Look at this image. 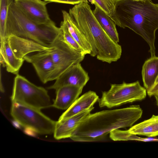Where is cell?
I'll use <instances>...</instances> for the list:
<instances>
[{
	"label": "cell",
	"instance_id": "1",
	"mask_svg": "<svg viewBox=\"0 0 158 158\" xmlns=\"http://www.w3.org/2000/svg\"><path fill=\"white\" fill-rule=\"evenodd\" d=\"M112 20L118 26L128 27L141 36L155 56L156 31L158 29V4L151 0H116Z\"/></svg>",
	"mask_w": 158,
	"mask_h": 158
},
{
	"label": "cell",
	"instance_id": "2",
	"mask_svg": "<svg viewBox=\"0 0 158 158\" xmlns=\"http://www.w3.org/2000/svg\"><path fill=\"white\" fill-rule=\"evenodd\" d=\"M139 105L90 114L80 124L70 138L78 142L102 140L112 131L131 127L141 117Z\"/></svg>",
	"mask_w": 158,
	"mask_h": 158
},
{
	"label": "cell",
	"instance_id": "3",
	"mask_svg": "<svg viewBox=\"0 0 158 158\" xmlns=\"http://www.w3.org/2000/svg\"><path fill=\"white\" fill-rule=\"evenodd\" d=\"M69 13L90 45L91 56H96L98 60L108 63L120 58L121 46L103 30L88 3L82 2L75 5L70 9Z\"/></svg>",
	"mask_w": 158,
	"mask_h": 158
},
{
	"label": "cell",
	"instance_id": "4",
	"mask_svg": "<svg viewBox=\"0 0 158 158\" xmlns=\"http://www.w3.org/2000/svg\"><path fill=\"white\" fill-rule=\"evenodd\" d=\"M61 28L52 22L38 23L27 18L14 2L10 6L6 21V38L11 35L28 39L50 47L62 33Z\"/></svg>",
	"mask_w": 158,
	"mask_h": 158
},
{
	"label": "cell",
	"instance_id": "5",
	"mask_svg": "<svg viewBox=\"0 0 158 158\" xmlns=\"http://www.w3.org/2000/svg\"><path fill=\"white\" fill-rule=\"evenodd\" d=\"M12 102H17L39 110L52 106L48 91L18 74L14 78Z\"/></svg>",
	"mask_w": 158,
	"mask_h": 158
},
{
	"label": "cell",
	"instance_id": "6",
	"mask_svg": "<svg viewBox=\"0 0 158 158\" xmlns=\"http://www.w3.org/2000/svg\"><path fill=\"white\" fill-rule=\"evenodd\" d=\"M10 114L23 127L41 135L53 133L57 121L42 113L40 110L12 102Z\"/></svg>",
	"mask_w": 158,
	"mask_h": 158
},
{
	"label": "cell",
	"instance_id": "7",
	"mask_svg": "<svg viewBox=\"0 0 158 158\" xmlns=\"http://www.w3.org/2000/svg\"><path fill=\"white\" fill-rule=\"evenodd\" d=\"M146 89L137 81L131 83L111 84L110 89L102 92L98 100L100 107L111 108L124 104L141 101L146 96Z\"/></svg>",
	"mask_w": 158,
	"mask_h": 158
},
{
	"label": "cell",
	"instance_id": "8",
	"mask_svg": "<svg viewBox=\"0 0 158 158\" xmlns=\"http://www.w3.org/2000/svg\"><path fill=\"white\" fill-rule=\"evenodd\" d=\"M51 48L49 52L55 67L53 80L72 65L81 63L85 56L75 51L68 44L64 39L63 32L54 41Z\"/></svg>",
	"mask_w": 158,
	"mask_h": 158
},
{
	"label": "cell",
	"instance_id": "9",
	"mask_svg": "<svg viewBox=\"0 0 158 158\" xmlns=\"http://www.w3.org/2000/svg\"><path fill=\"white\" fill-rule=\"evenodd\" d=\"M49 50L27 55L23 58L34 67L40 80L44 84L53 81L55 67Z\"/></svg>",
	"mask_w": 158,
	"mask_h": 158
},
{
	"label": "cell",
	"instance_id": "10",
	"mask_svg": "<svg viewBox=\"0 0 158 158\" xmlns=\"http://www.w3.org/2000/svg\"><path fill=\"white\" fill-rule=\"evenodd\" d=\"M16 6L28 19L38 23H50L52 21L48 13V2L41 0H15Z\"/></svg>",
	"mask_w": 158,
	"mask_h": 158
},
{
	"label": "cell",
	"instance_id": "11",
	"mask_svg": "<svg viewBox=\"0 0 158 158\" xmlns=\"http://www.w3.org/2000/svg\"><path fill=\"white\" fill-rule=\"evenodd\" d=\"M88 73L80 63L73 64L63 73L48 87V89L56 90L64 86L73 85L84 87L89 80Z\"/></svg>",
	"mask_w": 158,
	"mask_h": 158
},
{
	"label": "cell",
	"instance_id": "12",
	"mask_svg": "<svg viewBox=\"0 0 158 158\" xmlns=\"http://www.w3.org/2000/svg\"><path fill=\"white\" fill-rule=\"evenodd\" d=\"M94 108H90L64 120L57 121L53 133L54 138L59 140L70 138Z\"/></svg>",
	"mask_w": 158,
	"mask_h": 158
},
{
	"label": "cell",
	"instance_id": "13",
	"mask_svg": "<svg viewBox=\"0 0 158 158\" xmlns=\"http://www.w3.org/2000/svg\"><path fill=\"white\" fill-rule=\"evenodd\" d=\"M7 38L14 54L20 59L31 52L49 50L51 48V47L45 46L30 40L15 35H11Z\"/></svg>",
	"mask_w": 158,
	"mask_h": 158
},
{
	"label": "cell",
	"instance_id": "14",
	"mask_svg": "<svg viewBox=\"0 0 158 158\" xmlns=\"http://www.w3.org/2000/svg\"><path fill=\"white\" fill-rule=\"evenodd\" d=\"M83 87L73 85L62 86L56 91V98L52 106L67 110L79 98Z\"/></svg>",
	"mask_w": 158,
	"mask_h": 158
},
{
	"label": "cell",
	"instance_id": "15",
	"mask_svg": "<svg viewBox=\"0 0 158 158\" xmlns=\"http://www.w3.org/2000/svg\"><path fill=\"white\" fill-rule=\"evenodd\" d=\"M99 99L95 92L89 91L77 99L60 116L58 121L64 120L94 107V105Z\"/></svg>",
	"mask_w": 158,
	"mask_h": 158
},
{
	"label": "cell",
	"instance_id": "16",
	"mask_svg": "<svg viewBox=\"0 0 158 158\" xmlns=\"http://www.w3.org/2000/svg\"><path fill=\"white\" fill-rule=\"evenodd\" d=\"M0 63L6 68L9 73L17 75L25 60L24 58L17 57L14 54L8 42L7 38L0 42Z\"/></svg>",
	"mask_w": 158,
	"mask_h": 158
},
{
	"label": "cell",
	"instance_id": "17",
	"mask_svg": "<svg viewBox=\"0 0 158 158\" xmlns=\"http://www.w3.org/2000/svg\"><path fill=\"white\" fill-rule=\"evenodd\" d=\"M142 74L144 85L147 92L154 86L158 77V57L151 56L145 62Z\"/></svg>",
	"mask_w": 158,
	"mask_h": 158
},
{
	"label": "cell",
	"instance_id": "18",
	"mask_svg": "<svg viewBox=\"0 0 158 158\" xmlns=\"http://www.w3.org/2000/svg\"><path fill=\"white\" fill-rule=\"evenodd\" d=\"M63 21L65 23L68 31L74 39L78 44L85 54L90 55L92 52L90 45L86 38L78 28L69 13L62 11Z\"/></svg>",
	"mask_w": 158,
	"mask_h": 158
},
{
	"label": "cell",
	"instance_id": "19",
	"mask_svg": "<svg viewBox=\"0 0 158 158\" xmlns=\"http://www.w3.org/2000/svg\"><path fill=\"white\" fill-rule=\"evenodd\" d=\"M99 24L106 33L115 42H119L116 24L110 17L98 6L95 5L93 11Z\"/></svg>",
	"mask_w": 158,
	"mask_h": 158
},
{
	"label": "cell",
	"instance_id": "20",
	"mask_svg": "<svg viewBox=\"0 0 158 158\" xmlns=\"http://www.w3.org/2000/svg\"><path fill=\"white\" fill-rule=\"evenodd\" d=\"M128 130L136 135L148 137L158 136V115H152L150 118L132 126Z\"/></svg>",
	"mask_w": 158,
	"mask_h": 158
},
{
	"label": "cell",
	"instance_id": "21",
	"mask_svg": "<svg viewBox=\"0 0 158 158\" xmlns=\"http://www.w3.org/2000/svg\"><path fill=\"white\" fill-rule=\"evenodd\" d=\"M15 0H0V42L6 39V21L9 10Z\"/></svg>",
	"mask_w": 158,
	"mask_h": 158
},
{
	"label": "cell",
	"instance_id": "22",
	"mask_svg": "<svg viewBox=\"0 0 158 158\" xmlns=\"http://www.w3.org/2000/svg\"><path fill=\"white\" fill-rule=\"evenodd\" d=\"M110 133V138L114 141L146 140L145 139L137 137L136 135L130 133L128 130L122 131L116 129L112 131Z\"/></svg>",
	"mask_w": 158,
	"mask_h": 158
},
{
	"label": "cell",
	"instance_id": "23",
	"mask_svg": "<svg viewBox=\"0 0 158 158\" xmlns=\"http://www.w3.org/2000/svg\"><path fill=\"white\" fill-rule=\"evenodd\" d=\"M60 27L62 31L64 40L75 51L85 55L84 52L69 32L65 23L61 22Z\"/></svg>",
	"mask_w": 158,
	"mask_h": 158
},
{
	"label": "cell",
	"instance_id": "24",
	"mask_svg": "<svg viewBox=\"0 0 158 158\" xmlns=\"http://www.w3.org/2000/svg\"><path fill=\"white\" fill-rule=\"evenodd\" d=\"M92 3L100 7L112 19L116 0H91Z\"/></svg>",
	"mask_w": 158,
	"mask_h": 158
},
{
	"label": "cell",
	"instance_id": "25",
	"mask_svg": "<svg viewBox=\"0 0 158 158\" xmlns=\"http://www.w3.org/2000/svg\"><path fill=\"white\" fill-rule=\"evenodd\" d=\"M48 3L55 2L61 3L76 5L79 4L82 1L81 0H44Z\"/></svg>",
	"mask_w": 158,
	"mask_h": 158
},
{
	"label": "cell",
	"instance_id": "26",
	"mask_svg": "<svg viewBox=\"0 0 158 158\" xmlns=\"http://www.w3.org/2000/svg\"><path fill=\"white\" fill-rule=\"evenodd\" d=\"M158 93V83L156 84L152 88L147 92L148 95L150 97L154 96Z\"/></svg>",
	"mask_w": 158,
	"mask_h": 158
},
{
	"label": "cell",
	"instance_id": "27",
	"mask_svg": "<svg viewBox=\"0 0 158 158\" xmlns=\"http://www.w3.org/2000/svg\"><path fill=\"white\" fill-rule=\"evenodd\" d=\"M154 96L156 99V105L158 107V93L155 94Z\"/></svg>",
	"mask_w": 158,
	"mask_h": 158
},
{
	"label": "cell",
	"instance_id": "28",
	"mask_svg": "<svg viewBox=\"0 0 158 158\" xmlns=\"http://www.w3.org/2000/svg\"><path fill=\"white\" fill-rule=\"evenodd\" d=\"M82 2H86V3H88V0H81Z\"/></svg>",
	"mask_w": 158,
	"mask_h": 158
},
{
	"label": "cell",
	"instance_id": "29",
	"mask_svg": "<svg viewBox=\"0 0 158 158\" xmlns=\"http://www.w3.org/2000/svg\"><path fill=\"white\" fill-rule=\"evenodd\" d=\"M158 83V77H157L156 79V83Z\"/></svg>",
	"mask_w": 158,
	"mask_h": 158
},
{
	"label": "cell",
	"instance_id": "30",
	"mask_svg": "<svg viewBox=\"0 0 158 158\" xmlns=\"http://www.w3.org/2000/svg\"></svg>",
	"mask_w": 158,
	"mask_h": 158
}]
</instances>
